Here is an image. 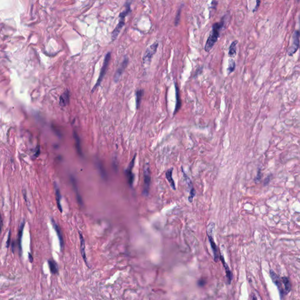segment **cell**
<instances>
[{
	"label": "cell",
	"instance_id": "cell-19",
	"mask_svg": "<svg viewBox=\"0 0 300 300\" xmlns=\"http://www.w3.org/2000/svg\"><path fill=\"white\" fill-rule=\"evenodd\" d=\"M71 181H72V185H73V188L75 189V191L76 192V198H77V200H78V202L79 204L80 205V206H83V201H82V198L81 197L80 195L79 194L78 192V188L77 187V184H76V182L75 181V179L74 178L72 177L71 178Z\"/></svg>",
	"mask_w": 300,
	"mask_h": 300
},
{
	"label": "cell",
	"instance_id": "cell-7",
	"mask_svg": "<svg viewBox=\"0 0 300 300\" xmlns=\"http://www.w3.org/2000/svg\"><path fill=\"white\" fill-rule=\"evenodd\" d=\"M183 177L185 178V182L187 183L188 184V187L189 188V197H188V201L190 202H192L193 201V199H194V198L195 196L196 195V190L194 186H193V184H192V183L190 180V179L189 178L188 176L185 173L183 169Z\"/></svg>",
	"mask_w": 300,
	"mask_h": 300
},
{
	"label": "cell",
	"instance_id": "cell-31",
	"mask_svg": "<svg viewBox=\"0 0 300 300\" xmlns=\"http://www.w3.org/2000/svg\"><path fill=\"white\" fill-rule=\"evenodd\" d=\"M28 257H29V261H30L31 263H32L33 261V258L32 255H31V253H29V256H28Z\"/></svg>",
	"mask_w": 300,
	"mask_h": 300
},
{
	"label": "cell",
	"instance_id": "cell-23",
	"mask_svg": "<svg viewBox=\"0 0 300 300\" xmlns=\"http://www.w3.org/2000/svg\"><path fill=\"white\" fill-rule=\"evenodd\" d=\"M237 40L233 41L229 48L228 55L230 57H234L236 55V45L237 44Z\"/></svg>",
	"mask_w": 300,
	"mask_h": 300
},
{
	"label": "cell",
	"instance_id": "cell-1",
	"mask_svg": "<svg viewBox=\"0 0 300 300\" xmlns=\"http://www.w3.org/2000/svg\"><path fill=\"white\" fill-rule=\"evenodd\" d=\"M225 25V20L222 18V20L219 22H216L212 25V30L209 33L208 38L206 40V44L205 45V51L206 52H209L219 37L221 31Z\"/></svg>",
	"mask_w": 300,
	"mask_h": 300
},
{
	"label": "cell",
	"instance_id": "cell-6",
	"mask_svg": "<svg viewBox=\"0 0 300 300\" xmlns=\"http://www.w3.org/2000/svg\"><path fill=\"white\" fill-rule=\"evenodd\" d=\"M270 275H271L272 280L273 281L274 284L277 286V288L279 290V293L280 295L281 300H283L284 299V295H286V293H285L284 289L283 287V283L282 279H280L277 274H275L274 273V271L272 270H270Z\"/></svg>",
	"mask_w": 300,
	"mask_h": 300
},
{
	"label": "cell",
	"instance_id": "cell-9",
	"mask_svg": "<svg viewBox=\"0 0 300 300\" xmlns=\"http://www.w3.org/2000/svg\"><path fill=\"white\" fill-rule=\"evenodd\" d=\"M299 37H300V33L298 31H295L294 33L293 36V44L291 47L290 48L288 51V55H293L294 53L295 52L297 49H298L299 47Z\"/></svg>",
	"mask_w": 300,
	"mask_h": 300
},
{
	"label": "cell",
	"instance_id": "cell-13",
	"mask_svg": "<svg viewBox=\"0 0 300 300\" xmlns=\"http://www.w3.org/2000/svg\"><path fill=\"white\" fill-rule=\"evenodd\" d=\"M175 91H176V105H175V108L174 111V115H175L178 111H179L181 107V96L179 94V87L178 86V84L176 82L175 83Z\"/></svg>",
	"mask_w": 300,
	"mask_h": 300
},
{
	"label": "cell",
	"instance_id": "cell-5",
	"mask_svg": "<svg viewBox=\"0 0 300 300\" xmlns=\"http://www.w3.org/2000/svg\"><path fill=\"white\" fill-rule=\"evenodd\" d=\"M150 183H151V172L150 166L148 163H147L144 168V195L147 196L150 190Z\"/></svg>",
	"mask_w": 300,
	"mask_h": 300
},
{
	"label": "cell",
	"instance_id": "cell-12",
	"mask_svg": "<svg viewBox=\"0 0 300 300\" xmlns=\"http://www.w3.org/2000/svg\"><path fill=\"white\" fill-rule=\"evenodd\" d=\"M125 18H121V17H120V21H119V22L117 24V25L116 27V28L114 29V31H113L112 33V36H111V38H112V40H114L115 39H116L117 38L119 33H120L122 28L123 27L124 25V23H125Z\"/></svg>",
	"mask_w": 300,
	"mask_h": 300
},
{
	"label": "cell",
	"instance_id": "cell-2",
	"mask_svg": "<svg viewBox=\"0 0 300 300\" xmlns=\"http://www.w3.org/2000/svg\"><path fill=\"white\" fill-rule=\"evenodd\" d=\"M214 229H215V223H210L209 226H208V230H207V234H208V236L210 246H211L213 253L214 260L215 262H217L218 261V260H219L220 255L221 253L220 252L219 248L217 246L215 242L214 241V239L213 237V232Z\"/></svg>",
	"mask_w": 300,
	"mask_h": 300
},
{
	"label": "cell",
	"instance_id": "cell-32",
	"mask_svg": "<svg viewBox=\"0 0 300 300\" xmlns=\"http://www.w3.org/2000/svg\"><path fill=\"white\" fill-rule=\"evenodd\" d=\"M252 297V300H257V298H256V297L255 296V294H253Z\"/></svg>",
	"mask_w": 300,
	"mask_h": 300
},
{
	"label": "cell",
	"instance_id": "cell-4",
	"mask_svg": "<svg viewBox=\"0 0 300 300\" xmlns=\"http://www.w3.org/2000/svg\"><path fill=\"white\" fill-rule=\"evenodd\" d=\"M110 56H111V53L108 52L106 54V55L105 56V60H104L103 65V67H102V68L101 69L99 77L98 78V81H97L96 85H94V86L93 88L92 92L94 91L98 88V87L100 86L101 82H102V80L104 78L105 74H106V73L107 72V67H108L109 63V61H110Z\"/></svg>",
	"mask_w": 300,
	"mask_h": 300
},
{
	"label": "cell",
	"instance_id": "cell-30",
	"mask_svg": "<svg viewBox=\"0 0 300 300\" xmlns=\"http://www.w3.org/2000/svg\"><path fill=\"white\" fill-rule=\"evenodd\" d=\"M39 153H40V148H39V147H37V150H36V152H35V157H38L39 156Z\"/></svg>",
	"mask_w": 300,
	"mask_h": 300
},
{
	"label": "cell",
	"instance_id": "cell-24",
	"mask_svg": "<svg viewBox=\"0 0 300 300\" xmlns=\"http://www.w3.org/2000/svg\"><path fill=\"white\" fill-rule=\"evenodd\" d=\"M283 284L284 286V290L286 294L288 293L291 290V283L289 279L286 277H283L281 278Z\"/></svg>",
	"mask_w": 300,
	"mask_h": 300
},
{
	"label": "cell",
	"instance_id": "cell-15",
	"mask_svg": "<svg viewBox=\"0 0 300 300\" xmlns=\"http://www.w3.org/2000/svg\"><path fill=\"white\" fill-rule=\"evenodd\" d=\"M52 223L53 226L55 229V230L57 233V235L58 236L60 247L63 249L64 248V240H63V236H62V233L61 232V229L59 228V226L57 225V223L55 222L53 220H52Z\"/></svg>",
	"mask_w": 300,
	"mask_h": 300
},
{
	"label": "cell",
	"instance_id": "cell-14",
	"mask_svg": "<svg viewBox=\"0 0 300 300\" xmlns=\"http://www.w3.org/2000/svg\"><path fill=\"white\" fill-rule=\"evenodd\" d=\"M70 93L68 90H66L60 97L59 104L62 107H65L69 103Z\"/></svg>",
	"mask_w": 300,
	"mask_h": 300
},
{
	"label": "cell",
	"instance_id": "cell-3",
	"mask_svg": "<svg viewBox=\"0 0 300 300\" xmlns=\"http://www.w3.org/2000/svg\"><path fill=\"white\" fill-rule=\"evenodd\" d=\"M158 45V42L156 41L153 44L151 45L148 48H147L144 54L143 58V63L144 66L150 65L153 56L157 52Z\"/></svg>",
	"mask_w": 300,
	"mask_h": 300
},
{
	"label": "cell",
	"instance_id": "cell-11",
	"mask_svg": "<svg viewBox=\"0 0 300 300\" xmlns=\"http://www.w3.org/2000/svg\"><path fill=\"white\" fill-rule=\"evenodd\" d=\"M128 63H129V59H128V58L127 56H125L124 58V60H123L122 63L121 64V65L120 66V67H118L117 72H116V74H115V76H114V81L116 82H117L118 80H119L120 78L121 77V75L123 74V73L124 72V69H125V67H127V66L128 65Z\"/></svg>",
	"mask_w": 300,
	"mask_h": 300
},
{
	"label": "cell",
	"instance_id": "cell-28",
	"mask_svg": "<svg viewBox=\"0 0 300 300\" xmlns=\"http://www.w3.org/2000/svg\"><path fill=\"white\" fill-rule=\"evenodd\" d=\"M98 170H99V171H100V174H102V175L103 176V177L104 178H106V176H106V172H105V170H104V168L103 167L101 163H98Z\"/></svg>",
	"mask_w": 300,
	"mask_h": 300
},
{
	"label": "cell",
	"instance_id": "cell-21",
	"mask_svg": "<svg viewBox=\"0 0 300 300\" xmlns=\"http://www.w3.org/2000/svg\"><path fill=\"white\" fill-rule=\"evenodd\" d=\"M55 195H56V203H57V205H58V208L59 209V211L60 212H62V206H61V203H60V201H61V195H60V190H59V189L58 187V186L56 185H55Z\"/></svg>",
	"mask_w": 300,
	"mask_h": 300
},
{
	"label": "cell",
	"instance_id": "cell-10",
	"mask_svg": "<svg viewBox=\"0 0 300 300\" xmlns=\"http://www.w3.org/2000/svg\"><path fill=\"white\" fill-rule=\"evenodd\" d=\"M219 260L222 262L223 266V267H224L225 270L226 275V278H227V281H228V283L229 284H230L231 283V282H232V279H233V274H232V273L231 270H230V268L229 267V266L228 265V264L226 263L225 260L224 259V257H223V255H222V254H221V255H220Z\"/></svg>",
	"mask_w": 300,
	"mask_h": 300
},
{
	"label": "cell",
	"instance_id": "cell-22",
	"mask_svg": "<svg viewBox=\"0 0 300 300\" xmlns=\"http://www.w3.org/2000/svg\"><path fill=\"white\" fill-rule=\"evenodd\" d=\"M48 264L50 270L52 274H56L58 272V266L57 263L52 260H48Z\"/></svg>",
	"mask_w": 300,
	"mask_h": 300
},
{
	"label": "cell",
	"instance_id": "cell-16",
	"mask_svg": "<svg viewBox=\"0 0 300 300\" xmlns=\"http://www.w3.org/2000/svg\"><path fill=\"white\" fill-rule=\"evenodd\" d=\"M24 226H25V221H23L20 224L19 229H18V247L19 253H20V255H21V253H22L21 241H22V234H23Z\"/></svg>",
	"mask_w": 300,
	"mask_h": 300
},
{
	"label": "cell",
	"instance_id": "cell-20",
	"mask_svg": "<svg viewBox=\"0 0 300 300\" xmlns=\"http://www.w3.org/2000/svg\"><path fill=\"white\" fill-rule=\"evenodd\" d=\"M73 137L75 138V146H76V149L77 150L79 154L81 156H82V147H81V143H80V139L79 137L78 134L76 132H74L73 133Z\"/></svg>",
	"mask_w": 300,
	"mask_h": 300
},
{
	"label": "cell",
	"instance_id": "cell-17",
	"mask_svg": "<svg viewBox=\"0 0 300 300\" xmlns=\"http://www.w3.org/2000/svg\"><path fill=\"white\" fill-rule=\"evenodd\" d=\"M172 172H173V168H170L169 170H168L166 171L165 176H166V178L167 179L168 183H170L171 188L174 190H176L175 183L174 179L172 178Z\"/></svg>",
	"mask_w": 300,
	"mask_h": 300
},
{
	"label": "cell",
	"instance_id": "cell-27",
	"mask_svg": "<svg viewBox=\"0 0 300 300\" xmlns=\"http://www.w3.org/2000/svg\"><path fill=\"white\" fill-rule=\"evenodd\" d=\"M181 11H182V7H180V8H179V10H178V11H177L176 17H175V26L178 25V24H179L180 19H181Z\"/></svg>",
	"mask_w": 300,
	"mask_h": 300
},
{
	"label": "cell",
	"instance_id": "cell-29",
	"mask_svg": "<svg viewBox=\"0 0 300 300\" xmlns=\"http://www.w3.org/2000/svg\"><path fill=\"white\" fill-rule=\"evenodd\" d=\"M10 240H11V232H10L8 237V240L7 241V248H8L10 244Z\"/></svg>",
	"mask_w": 300,
	"mask_h": 300
},
{
	"label": "cell",
	"instance_id": "cell-26",
	"mask_svg": "<svg viewBox=\"0 0 300 300\" xmlns=\"http://www.w3.org/2000/svg\"><path fill=\"white\" fill-rule=\"evenodd\" d=\"M235 67H236V63H235V60L232 59H229L228 62V67L227 68L228 75L230 74L231 73H232L235 71Z\"/></svg>",
	"mask_w": 300,
	"mask_h": 300
},
{
	"label": "cell",
	"instance_id": "cell-8",
	"mask_svg": "<svg viewBox=\"0 0 300 300\" xmlns=\"http://www.w3.org/2000/svg\"><path fill=\"white\" fill-rule=\"evenodd\" d=\"M136 155L133 157L131 161L130 162V163L129 164V167H128V168L125 171V173H126V176H127V179H128V183H129V185L130 186H132L133 184V183H134V174H133L132 172V170H133V168L134 167V163H135V160H136Z\"/></svg>",
	"mask_w": 300,
	"mask_h": 300
},
{
	"label": "cell",
	"instance_id": "cell-18",
	"mask_svg": "<svg viewBox=\"0 0 300 300\" xmlns=\"http://www.w3.org/2000/svg\"><path fill=\"white\" fill-rule=\"evenodd\" d=\"M79 238H80V251H81V254L83 258V260L85 261V263L87 264V260H86V253H85V239H83V237L82 235V233L79 232Z\"/></svg>",
	"mask_w": 300,
	"mask_h": 300
},
{
	"label": "cell",
	"instance_id": "cell-25",
	"mask_svg": "<svg viewBox=\"0 0 300 300\" xmlns=\"http://www.w3.org/2000/svg\"><path fill=\"white\" fill-rule=\"evenodd\" d=\"M144 90L143 89L138 90L136 92V107H137V109H138L140 106L141 98H142Z\"/></svg>",
	"mask_w": 300,
	"mask_h": 300
}]
</instances>
